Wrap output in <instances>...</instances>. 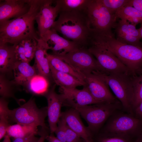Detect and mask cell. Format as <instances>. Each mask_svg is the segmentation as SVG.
Returning a JSON list of instances; mask_svg holds the SVG:
<instances>
[{
	"mask_svg": "<svg viewBox=\"0 0 142 142\" xmlns=\"http://www.w3.org/2000/svg\"><path fill=\"white\" fill-rule=\"evenodd\" d=\"M82 142H86L83 140Z\"/></svg>",
	"mask_w": 142,
	"mask_h": 142,
	"instance_id": "43",
	"label": "cell"
},
{
	"mask_svg": "<svg viewBox=\"0 0 142 142\" xmlns=\"http://www.w3.org/2000/svg\"><path fill=\"white\" fill-rule=\"evenodd\" d=\"M74 108L86 121L92 133L98 131L115 111L123 109L119 101L112 103H103Z\"/></svg>",
	"mask_w": 142,
	"mask_h": 142,
	"instance_id": "7",
	"label": "cell"
},
{
	"mask_svg": "<svg viewBox=\"0 0 142 142\" xmlns=\"http://www.w3.org/2000/svg\"><path fill=\"white\" fill-rule=\"evenodd\" d=\"M90 42L107 49L127 68L133 77L142 74V47L123 43L110 35L92 33Z\"/></svg>",
	"mask_w": 142,
	"mask_h": 142,
	"instance_id": "2",
	"label": "cell"
},
{
	"mask_svg": "<svg viewBox=\"0 0 142 142\" xmlns=\"http://www.w3.org/2000/svg\"><path fill=\"white\" fill-rule=\"evenodd\" d=\"M55 86L49 90L44 95L47 102V116L50 133H53L57 128L58 122L60 118L61 108L63 101L60 94L55 91Z\"/></svg>",
	"mask_w": 142,
	"mask_h": 142,
	"instance_id": "16",
	"label": "cell"
},
{
	"mask_svg": "<svg viewBox=\"0 0 142 142\" xmlns=\"http://www.w3.org/2000/svg\"><path fill=\"white\" fill-rule=\"evenodd\" d=\"M90 0H56L55 6L61 12L83 11L87 9Z\"/></svg>",
	"mask_w": 142,
	"mask_h": 142,
	"instance_id": "24",
	"label": "cell"
},
{
	"mask_svg": "<svg viewBox=\"0 0 142 142\" xmlns=\"http://www.w3.org/2000/svg\"><path fill=\"white\" fill-rule=\"evenodd\" d=\"M89 26L92 32L113 35L117 19L103 5L101 0H90L86 11Z\"/></svg>",
	"mask_w": 142,
	"mask_h": 142,
	"instance_id": "6",
	"label": "cell"
},
{
	"mask_svg": "<svg viewBox=\"0 0 142 142\" xmlns=\"http://www.w3.org/2000/svg\"><path fill=\"white\" fill-rule=\"evenodd\" d=\"M55 55L84 76L93 72L103 73L97 61L87 47H80L64 54Z\"/></svg>",
	"mask_w": 142,
	"mask_h": 142,
	"instance_id": "9",
	"label": "cell"
},
{
	"mask_svg": "<svg viewBox=\"0 0 142 142\" xmlns=\"http://www.w3.org/2000/svg\"><path fill=\"white\" fill-rule=\"evenodd\" d=\"M48 142H62L59 140L53 135V133H50L49 135H48L46 137Z\"/></svg>",
	"mask_w": 142,
	"mask_h": 142,
	"instance_id": "39",
	"label": "cell"
},
{
	"mask_svg": "<svg viewBox=\"0 0 142 142\" xmlns=\"http://www.w3.org/2000/svg\"><path fill=\"white\" fill-rule=\"evenodd\" d=\"M2 142H11L10 136L8 134H6Z\"/></svg>",
	"mask_w": 142,
	"mask_h": 142,
	"instance_id": "41",
	"label": "cell"
},
{
	"mask_svg": "<svg viewBox=\"0 0 142 142\" xmlns=\"http://www.w3.org/2000/svg\"><path fill=\"white\" fill-rule=\"evenodd\" d=\"M138 29L139 32L141 37L142 39V23L141 24V27L139 28Z\"/></svg>",
	"mask_w": 142,
	"mask_h": 142,
	"instance_id": "42",
	"label": "cell"
},
{
	"mask_svg": "<svg viewBox=\"0 0 142 142\" xmlns=\"http://www.w3.org/2000/svg\"><path fill=\"white\" fill-rule=\"evenodd\" d=\"M42 0H31L29 10L23 16L0 23V43L16 45L22 41L40 36L34 27Z\"/></svg>",
	"mask_w": 142,
	"mask_h": 142,
	"instance_id": "1",
	"label": "cell"
},
{
	"mask_svg": "<svg viewBox=\"0 0 142 142\" xmlns=\"http://www.w3.org/2000/svg\"><path fill=\"white\" fill-rule=\"evenodd\" d=\"M93 140L94 142H134L129 138L103 132Z\"/></svg>",
	"mask_w": 142,
	"mask_h": 142,
	"instance_id": "30",
	"label": "cell"
},
{
	"mask_svg": "<svg viewBox=\"0 0 142 142\" xmlns=\"http://www.w3.org/2000/svg\"><path fill=\"white\" fill-rule=\"evenodd\" d=\"M134 113L136 117L142 120V101L135 109Z\"/></svg>",
	"mask_w": 142,
	"mask_h": 142,
	"instance_id": "37",
	"label": "cell"
},
{
	"mask_svg": "<svg viewBox=\"0 0 142 142\" xmlns=\"http://www.w3.org/2000/svg\"><path fill=\"white\" fill-rule=\"evenodd\" d=\"M133 95L132 102L133 111L142 101V74L133 77Z\"/></svg>",
	"mask_w": 142,
	"mask_h": 142,
	"instance_id": "29",
	"label": "cell"
},
{
	"mask_svg": "<svg viewBox=\"0 0 142 142\" xmlns=\"http://www.w3.org/2000/svg\"><path fill=\"white\" fill-rule=\"evenodd\" d=\"M66 123L62 118L60 117L57 124V128L54 132L56 137L62 142H66L65 126Z\"/></svg>",
	"mask_w": 142,
	"mask_h": 142,
	"instance_id": "33",
	"label": "cell"
},
{
	"mask_svg": "<svg viewBox=\"0 0 142 142\" xmlns=\"http://www.w3.org/2000/svg\"><path fill=\"white\" fill-rule=\"evenodd\" d=\"M52 28L48 31L41 37L45 42L52 54L59 55L65 54L80 47L76 43L68 40L59 35Z\"/></svg>",
	"mask_w": 142,
	"mask_h": 142,
	"instance_id": "15",
	"label": "cell"
},
{
	"mask_svg": "<svg viewBox=\"0 0 142 142\" xmlns=\"http://www.w3.org/2000/svg\"><path fill=\"white\" fill-rule=\"evenodd\" d=\"M14 79L13 84L26 87L28 86L31 79L38 73L34 65H31L29 63L17 61L13 70Z\"/></svg>",
	"mask_w": 142,
	"mask_h": 142,
	"instance_id": "19",
	"label": "cell"
},
{
	"mask_svg": "<svg viewBox=\"0 0 142 142\" xmlns=\"http://www.w3.org/2000/svg\"><path fill=\"white\" fill-rule=\"evenodd\" d=\"M17 61L15 46L7 43H0V73L5 74L13 71Z\"/></svg>",
	"mask_w": 142,
	"mask_h": 142,
	"instance_id": "20",
	"label": "cell"
},
{
	"mask_svg": "<svg viewBox=\"0 0 142 142\" xmlns=\"http://www.w3.org/2000/svg\"><path fill=\"white\" fill-rule=\"evenodd\" d=\"M134 142H142V131L135 139Z\"/></svg>",
	"mask_w": 142,
	"mask_h": 142,
	"instance_id": "40",
	"label": "cell"
},
{
	"mask_svg": "<svg viewBox=\"0 0 142 142\" xmlns=\"http://www.w3.org/2000/svg\"><path fill=\"white\" fill-rule=\"evenodd\" d=\"M65 135L66 142H82L83 140L67 124L65 126Z\"/></svg>",
	"mask_w": 142,
	"mask_h": 142,
	"instance_id": "34",
	"label": "cell"
},
{
	"mask_svg": "<svg viewBox=\"0 0 142 142\" xmlns=\"http://www.w3.org/2000/svg\"><path fill=\"white\" fill-rule=\"evenodd\" d=\"M47 57L50 67L57 70L70 74L85 83L84 76L77 72L59 58L52 54L48 53L47 54Z\"/></svg>",
	"mask_w": 142,
	"mask_h": 142,
	"instance_id": "23",
	"label": "cell"
},
{
	"mask_svg": "<svg viewBox=\"0 0 142 142\" xmlns=\"http://www.w3.org/2000/svg\"><path fill=\"white\" fill-rule=\"evenodd\" d=\"M87 48L97 61L103 73L131 75L126 66L107 49L90 42H88Z\"/></svg>",
	"mask_w": 142,
	"mask_h": 142,
	"instance_id": "10",
	"label": "cell"
},
{
	"mask_svg": "<svg viewBox=\"0 0 142 142\" xmlns=\"http://www.w3.org/2000/svg\"><path fill=\"white\" fill-rule=\"evenodd\" d=\"M129 0H101L103 5L112 14L126 6Z\"/></svg>",
	"mask_w": 142,
	"mask_h": 142,
	"instance_id": "31",
	"label": "cell"
},
{
	"mask_svg": "<svg viewBox=\"0 0 142 142\" xmlns=\"http://www.w3.org/2000/svg\"><path fill=\"white\" fill-rule=\"evenodd\" d=\"M36 135L32 134L25 137L15 138L13 142H36L39 138L36 136Z\"/></svg>",
	"mask_w": 142,
	"mask_h": 142,
	"instance_id": "35",
	"label": "cell"
},
{
	"mask_svg": "<svg viewBox=\"0 0 142 142\" xmlns=\"http://www.w3.org/2000/svg\"><path fill=\"white\" fill-rule=\"evenodd\" d=\"M142 131V120L121 109L116 110L109 118L101 132L133 140V138H137Z\"/></svg>",
	"mask_w": 142,
	"mask_h": 142,
	"instance_id": "5",
	"label": "cell"
},
{
	"mask_svg": "<svg viewBox=\"0 0 142 142\" xmlns=\"http://www.w3.org/2000/svg\"><path fill=\"white\" fill-rule=\"evenodd\" d=\"M83 11L61 12L52 28L63 37L82 47H87L91 33L86 13Z\"/></svg>",
	"mask_w": 142,
	"mask_h": 142,
	"instance_id": "3",
	"label": "cell"
},
{
	"mask_svg": "<svg viewBox=\"0 0 142 142\" xmlns=\"http://www.w3.org/2000/svg\"><path fill=\"white\" fill-rule=\"evenodd\" d=\"M111 90L121 103L123 110L134 115L132 106L133 95V76L127 74H106L93 72Z\"/></svg>",
	"mask_w": 142,
	"mask_h": 142,
	"instance_id": "4",
	"label": "cell"
},
{
	"mask_svg": "<svg viewBox=\"0 0 142 142\" xmlns=\"http://www.w3.org/2000/svg\"><path fill=\"white\" fill-rule=\"evenodd\" d=\"M127 6L133 7L142 12V0H129Z\"/></svg>",
	"mask_w": 142,
	"mask_h": 142,
	"instance_id": "36",
	"label": "cell"
},
{
	"mask_svg": "<svg viewBox=\"0 0 142 142\" xmlns=\"http://www.w3.org/2000/svg\"><path fill=\"white\" fill-rule=\"evenodd\" d=\"M37 43V40L31 39L23 40L14 45L17 61L29 63L34 58Z\"/></svg>",
	"mask_w": 142,
	"mask_h": 142,
	"instance_id": "21",
	"label": "cell"
},
{
	"mask_svg": "<svg viewBox=\"0 0 142 142\" xmlns=\"http://www.w3.org/2000/svg\"><path fill=\"white\" fill-rule=\"evenodd\" d=\"M54 1L42 0L39 12L36 21L38 25V32L40 37H42L52 28L59 14L55 6L52 4Z\"/></svg>",
	"mask_w": 142,
	"mask_h": 142,
	"instance_id": "13",
	"label": "cell"
},
{
	"mask_svg": "<svg viewBox=\"0 0 142 142\" xmlns=\"http://www.w3.org/2000/svg\"><path fill=\"white\" fill-rule=\"evenodd\" d=\"M37 41L34 57L35 60L34 66L38 74L48 80L51 78L49 63L47 57V51L49 49L41 37H40Z\"/></svg>",
	"mask_w": 142,
	"mask_h": 142,
	"instance_id": "18",
	"label": "cell"
},
{
	"mask_svg": "<svg viewBox=\"0 0 142 142\" xmlns=\"http://www.w3.org/2000/svg\"><path fill=\"white\" fill-rule=\"evenodd\" d=\"M115 15L117 19L126 20L135 26L142 23V12L132 6H125L118 10Z\"/></svg>",
	"mask_w": 142,
	"mask_h": 142,
	"instance_id": "25",
	"label": "cell"
},
{
	"mask_svg": "<svg viewBox=\"0 0 142 142\" xmlns=\"http://www.w3.org/2000/svg\"><path fill=\"white\" fill-rule=\"evenodd\" d=\"M80 114L72 108L61 113L60 117L67 126L86 142H94L92 133L88 128L86 127L81 121Z\"/></svg>",
	"mask_w": 142,
	"mask_h": 142,
	"instance_id": "17",
	"label": "cell"
},
{
	"mask_svg": "<svg viewBox=\"0 0 142 142\" xmlns=\"http://www.w3.org/2000/svg\"><path fill=\"white\" fill-rule=\"evenodd\" d=\"M114 28L117 36L123 34L132 35L140 39L141 38L138 29H136V26L126 20H120Z\"/></svg>",
	"mask_w": 142,
	"mask_h": 142,
	"instance_id": "27",
	"label": "cell"
},
{
	"mask_svg": "<svg viewBox=\"0 0 142 142\" xmlns=\"http://www.w3.org/2000/svg\"><path fill=\"white\" fill-rule=\"evenodd\" d=\"M81 89L60 87V94L63 101V105L74 108L97 104L100 102L95 99L87 87L84 86Z\"/></svg>",
	"mask_w": 142,
	"mask_h": 142,
	"instance_id": "11",
	"label": "cell"
},
{
	"mask_svg": "<svg viewBox=\"0 0 142 142\" xmlns=\"http://www.w3.org/2000/svg\"><path fill=\"white\" fill-rule=\"evenodd\" d=\"M36 126L16 123L10 125L8 128L7 134L14 139L25 137L32 134L38 133Z\"/></svg>",
	"mask_w": 142,
	"mask_h": 142,
	"instance_id": "26",
	"label": "cell"
},
{
	"mask_svg": "<svg viewBox=\"0 0 142 142\" xmlns=\"http://www.w3.org/2000/svg\"><path fill=\"white\" fill-rule=\"evenodd\" d=\"M47 116V107L39 108L34 98H31L27 102L19 107L10 110V122L40 126L47 129L45 120Z\"/></svg>",
	"mask_w": 142,
	"mask_h": 142,
	"instance_id": "8",
	"label": "cell"
},
{
	"mask_svg": "<svg viewBox=\"0 0 142 142\" xmlns=\"http://www.w3.org/2000/svg\"><path fill=\"white\" fill-rule=\"evenodd\" d=\"M85 86L97 101L101 103H115L119 101L111 92L107 84L94 74L84 76Z\"/></svg>",
	"mask_w": 142,
	"mask_h": 142,
	"instance_id": "12",
	"label": "cell"
},
{
	"mask_svg": "<svg viewBox=\"0 0 142 142\" xmlns=\"http://www.w3.org/2000/svg\"><path fill=\"white\" fill-rule=\"evenodd\" d=\"M12 81H10L6 77L5 74L0 73V95L1 98L6 99L12 98L15 99L18 104L20 101L16 98L14 95Z\"/></svg>",
	"mask_w": 142,
	"mask_h": 142,
	"instance_id": "28",
	"label": "cell"
},
{
	"mask_svg": "<svg viewBox=\"0 0 142 142\" xmlns=\"http://www.w3.org/2000/svg\"><path fill=\"white\" fill-rule=\"evenodd\" d=\"M52 78L60 87L69 88H76L85 85L83 82L68 73L57 70L50 67Z\"/></svg>",
	"mask_w": 142,
	"mask_h": 142,
	"instance_id": "22",
	"label": "cell"
},
{
	"mask_svg": "<svg viewBox=\"0 0 142 142\" xmlns=\"http://www.w3.org/2000/svg\"><path fill=\"white\" fill-rule=\"evenodd\" d=\"M46 130L47 129L42 128L39 134L40 137L36 142H44L48 135Z\"/></svg>",
	"mask_w": 142,
	"mask_h": 142,
	"instance_id": "38",
	"label": "cell"
},
{
	"mask_svg": "<svg viewBox=\"0 0 142 142\" xmlns=\"http://www.w3.org/2000/svg\"><path fill=\"white\" fill-rule=\"evenodd\" d=\"M31 0H4L0 3V23L17 18L30 9Z\"/></svg>",
	"mask_w": 142,
	"mask_h": 142,
	"instance_id": "14",
	"label": "cell"
},
{
	"mask_svg": "<svg viewBox=\"0 0 142 142\" xmlns=\"http://www.w3.org/2000/svg\"><path fill=\"white\" fill-rule=\"evenodd\" d=\"M8 102L6 99H0V123L10 124L9 117L10 109L8 107Z\"/></svg>",
	"mask_w": 142,
	"mask_h": 142,
	"instance_id": "32",
	"label": "cell"
}]
</instances>
